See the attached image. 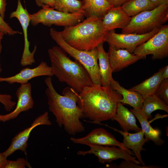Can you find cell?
<instances>
[{
  "instance_id": "10",
  "label": "cell",
  "mask_w": 168,
  "mask_h": 168,
  "mask_svg": "<svg viewBox=\"0 0 168 168\" xmlns=\"http://www.w3.org/2000/svg\"><path fill=\"white\" fill-rule=\"evenodd\" d=\"M16 18L19 21L24 34V48L20 61L21 65L24 67L31 65L35 62L34 55L36 51L37 46L35 45L33 51L30 52L29 48L30 42L28 40L27 35L28 28L30 21V14L26 8L23 7L21 0H17L16 10L10 14V18Z\"/></svg>"
},
{
  "instance_id": "37",
  "label": "cell",
  "mask_w": 168,
  "mask_h": 168,
  "mask_svg": "<svg viewBox=\"0 0 168 168\" xmlns=\"http://www.w3.org/2000/svg\"><path fill=\"white\" fill-rule=\"evenodd\" d=\"M7 161V158L0 152V168H4Z\"/></svg>"
},
{
  "instance_id": "14",
  "label": "cell",
  "mask_w": 168,
  "mask_h": 168,
  "mask_svg": "<svg viewBox=\"0 0 168 168\" xmlns=\"http://www.w3.org/2000/svg\"><path fill=\"white\" fill-rule=\"evenodd\" d=\"M16 95L17 102L14 110L5 114H0V121L5 122L14 119L21 112L32 109L34 102L31 94V85L30 83L21 84L17 89Z\"/></svg>"
},
{
  "instance_id": "20",
  "label": "cell",
  "mask_w": 168,
  "mask_h": 168,
  "mask_svg": "<svg viewBox=\"0 0 168 168\" xmlns=\"http://www.w3.org/2000/svg\"><path fill=\"white\" fill-rule=\"evenodd\" d=\"M163 69L164 67L160 68L152 76L129 90L138 92L144 98L155 94L164 79L162 77Z\"/></svg>"
},
{
  "instance_id": "12",
  "label": "cell",
  "mask_w": 168,
  "mask_h": 168,
  "mask_svg": "<svg viewBox=\"0 0 168 168\" xmlns=\"http://www.w3.org/2000/svg\"><path fill=\"white\" fill-rule=\"evenodd\" d=\"M47 111L37 117L31 124L30 126L19 132L12 138L8 148L2 153L6 157L11 155L16 151L20 150L27 156L26 148L28 141L30 133L35 128L40 125H50L52 123L49 120Z\"/></svg>"
},
{
  "instance_id": "32",
  "label": "cell",
  "mask_w": 168,
  "mask_h": 168,
  "mask_svg": "<svg viewBox=\"0 0 168 168\" xmlns=\"http://www.w3.org/2000/svg\"><path fill=\"white\" fill-rule=\"evenodd\" d=\"M119 168H160L159 166L154 165L148 166H141L139 164L137 163L132 161H127L124 160L122 161L119 165Z\"/></svg>"
},
{
  "instance_id": "1",
  "label": "cell",
  "mask_w": 168,
  "mask_h": 168,
  "mask_svg": "<svg viewBox=\"0 0 168 168\" xmlns=\"http://www.w3.org/2000/svg\"><path fill=\"white\" fill-rule=\"evenodd\" d=\"M44 82L49 109L55 116L58 125L63 127L70 135L84 132L85 128L80 119L84 117L77 104L78 93L68 86L63 90L61 95L55 90L51 77H46Z\"/></svg>"
},
{
  "instance_id": "35",
  "label": "cell",
  "mask_w": 168,
  "mask_h": 168,
  "mask_svg": "<svg viewBox=\"0 0 168 168\" xmlns=\"http://www.w3.org/2000/svg\"><path fill=\"white\" fill-rule=\"evenodd\" d=\"M7 3L6 0H0V15L3 19L5 17Z\"/></svg>"
},
{
  "instance_id": "16",
  "label": "cell",
  "mask_w": 168,
  "mask_h": 168,
  "mask_svg": "<svg viewBox=\"0 0 168 168\" xmlns=\"http://www.w3.org/2000/svg\"><path fill=\"white\" fill-rule=\"evenodd\" d=\"M109 45L107 53L113 72L120 71L140 59H144L125 49H116Z\"/></svg>"
},
{
  "instance_id": "17",
  "label": "cell",
  "mask_w": 168,
  "mask_h": 168,
  "mask_svg": "<svg viewBox=\"0 0 168 168\" xmlns=\"http://www.w3.org/2000/svg\"><path fill=\"white\" fill-rule=\"evenodd\" d=\"M117 132L123 136L124 146L126 148L132 150L134 153L135 155L140 164L145 166V163L142 158L141 152L142 151H145L146 149L143 147L145 143L149 141L144 138V132L142 130L135 133H130L127 132L119 130L116 128L104 124Z\"/></svg>"
},
{
  "instance_id": "33",
  "label": "cell",
  "mask_w": 168,
  "mask_h": 168,
  "mask_svg": "<svg viewBox=\"0 0 168 168\" xmlns=\"http://www.w3.org/2000/svg\"><path fill=\"white\" fill-rule=\"evenodd\" d=\"M36 5L39 7L42 8L48 6L54 8V0H34Z\"/></svg>"
},
{
  "instance_id": "26",
  "label": "cell",
  "mask_w": 168,
  "mask_h": 168,
  "mask_svg": "<svg viewBox=\"0 0 168 168\" xmlns=\"http://www.w3.org/2000/svg\"><path fill=\"white\" fill-rule=\"evenodd\" d=\"M121 7L131 17L141 12L151 10L156 7L150 0H128Z\"/></svg>"
},
{
  "instance_id": "38",
  "label": "cell",
  "mask_w": 168,
  "mask_h": 168,
  "mask_svg": "<svg viewBox=\"0 0 168 168\" xmlns=\"http://www.w3.org/2000/svg\"><path fill=\"white\" fill-rule=\"evenodd\" d=\"M162 77L164 79L168 78V66L167 65L164 67L162 73Z\"/></svg>"
},
{
  "instance_id": "40",
  "label": "cell",
  "mask_w": 168,
  "mask_h": 168,
  "mask_svg": "<svg viewBox=\"0 0 168 168\" xmlns=\"http://www.w3.org/2000/svg\"><path fill=\"white\" fill-rule=\"evenodd\" d=\"M2 68H1V67H0V73L2 72Z\"/></svg>"
},
{
  "instance_id": "29",
  "label": "cell",
  "mask_w": 168,
  "mask_h": 168,
  "mask_svg": "<svg viewBox=\"0 0 168 168\" xmlns=\"http://www.w3.org/2000/svg\"><path fill=\"white\" fill-rule=\"evenodd\" d=\"M26 166L31 168L30 163L23 158H19L16 161L7 160L4 168H24Z\"/></svg>"
},
{
  "instance_id": "8",
  "label": "cell",
  "mask_w": 168,
  "mask_h": 168,
  "mask_svg": "<svg viewBox=\"0 0 168 168\" xmlns=\"http://www.w3.org/2000/svg\"><path fill=\"white\" fill-rule=\"evenodd\" d=\"M133 54L144 59L152 55L153 59H162L168 56V25L162 26L159 31L145 42L137 46Z\"/></svg>"
},
{
  "instance_id": "30",
  "label": "cell",
  "mask_w": 168,
  "mask_h": 168,
  "mask_svg": "<svg viewBox=\"0 0 168 168\" xmlns=\"http://www.w3.org/2000/svg\"><path fill=\"white\" fill-rule=\"evenodd\" d=\"M12 97L9 94H0V102L7 111H10L15 107L16 102L12 100Z\"/></svg>"
},
{
  "instance_id": "6",
  "label": "cell",
  "mask_w": 168,
  "mask_h": 168,
  "mask_svg": "<svg viewBox=\"0 0 168 168\" xmlns=\"http://www.w3.org/2000/svg\"><path fill=\"white\" fill-rule=\"evenodd\" d=\"M168 19V5L162 4L131 17L129 23L122 29L124 34H143L160 28Z\"/></svg>"
},
{
  "instance_id": "18",
  "label": "cell",
  "mask_w": 168,
  "mask_h": 168,
  "mask_svg": "<svg viewBox=\"0 0 168 168\" xmlns=\"http://www.w3.org/2000/svg\"><path fill=\"white\" fill-rule=\"evenodd\" d=\"M131 17L124 11L121 7H112L107 11L102 20L104 27L109 31L125 27L129 22Z\"/></svg>"
},
{
  "instance_id": "9",
  "label": "cell",
  "mask_w": 168,
  "mask_h": 168,
  "mask_svg": "<svg viewBox=\"0 0 168 168\" xmlns=\"http://www.w3.org/2000/svg\"><path fill=\"white\" fill-rule=\"evenodd\" d=\"M160 27L143 34H118L115 32L114 30H112L108 32L105 42L116 49H125L133 53L137 46L152 37L159 31Z\"/></svg>"
},
{
  "instance_id": "25",
  "label": "cell",
  "mask_w": 168,
  "mask_h": 168,
  "mask_svg": "<svg viewBox=\"0 0 168 168\" xmlns=\"http://www.w3.org/2000/svg\"><path fill=\"white\" fill-rule=\"evenodd\" d=\"M157 110H163L168 113V105L155 94L144 98L140 111L147 119H151V113Z\"/></svg>"
},
{
  "instance_id": "21",
  "label": "cell",
  "mask_w": 168,
  "mask_h": 168,
  "mask_svg": "<svg viewBox=\"0 0 168 168\" xmlns=\"http://www.w3.org/2000/svg\"><path fill=\"white\" fill-rule=\"evenodd\" d=\"M110 86L122 96L120 102L129 105L138 110L142 109L144 98L139 93L126 89L113 78L111 81Z\"/></svg>"
},
{
  "instance_id": "31",
  "label": "cell",
  "mask_w": 168,
  "mask_h": 168,
  "mask_svg": "<svg viewBox=\"0 0 168 168\" xmlns=\"http://www.w3.org/2000/svg\"><path fill=\"white\" fill-rule=\"evenodd\" d=\"M0 29L5 34L9 35H13L16 34H22L19 31L13 30L9 24L4 21L0 15Z\"/></svg>"
},
{
  "instance_id": "22",
  "label": "cell",
  "mask_w": 168,
  "mask_h": 168,
  "mask_svg": "<svg viewBox=\"0 0 168 168\" xmlns=\"http://www.w3.org/2000/svg\"><path fill=\"white\" fill-rule=\"evenodd\" d=\"M82 1V12L86 18L94 16L102 19L107 11L113 7L107 0Z\"/></svg>"
},
{
  "instance_id": "7",
  "label": "cell",
  "mask_w": 168,
  "mask_h": 168,
  "mask_svg": "<svg viewBox=\"0 0 168 168\" xmlns=\"http://www.w3.org/2000/svg\"><path fill=\"white\" fill-rule=\"evenodd\" d=\"M30 23L34 26L41 24L50 27L53 25L67 27L81 22L85 17L82 12L66 13L45 6L37 12L30 14Z\"/></svg>"
},
{
  "instance_id": "28",
  "label": "cell",
  "mask_w": 168,
  "mask_h": 168,
  "mask_svg": "<svg viewBox=\"0 0 168 168\" xmlns=\"http://www.w3.org/2000/svg\"><path fill=\"white\" fill-rule=\"evenodd\" d=\"M155 94L168 104V78L162 80Z\"/></svg>"
},
{
  "instance_id": "15",
  "label": "cell",
  "mask_w": 168,
  "mask_h": 168,
  "mask_svg": "<svg viewBox=\"0 0 168 168\" xmlns=\"http://www.w3.org/2000/svg\"><path fill=\"white\" fill-rule=\"evenodd\" d=\"M54 76L50 66L42 61L36 67L30 68L28 67L22 69L18 73L8 77H0V82H6L10 84L17 83L21 84L27 83L31 79L37 77Z\"/></svg>"
},
{
  "instance_id": "11",
  "label": "cell",
  "mask_w": 168,
  "mask_h": 168,
  "mask_svg": "<svg viewBox=\"0 0 168 168\" xmlns=\"http://www.w3.org/2000/svg\"><path fill=\"white\" fill-rule=\"evenodd\" d=\"M90 149L86 151H79L77 152L79 155L85 156L93 154L96 156L101 163L110 162L119 159L125 161H132L140 164L136 157H133L126 151L116 146H103L101 145H91L88 146Z\"/></svg>"
},
{
  "instance_id": "36",
  "label": "cell",
  "mask_w": 168,
  "mask_h": 168,
  "mask_svg": "<svg viewBox=\"0 0 168 168\" xmlns=\"http://www.w3.org/2000/svg\"><path fill=\"white\" fill-rule=\"evenodd\" d=\"M150 0L156 7H157L163 4L168 5V0Z\"/></svg>"
},
{
  "instance_id": "2",
  "label": "cell",
  "mask_w": 168,
  "mask_h": 168,
  "mask_svg": "<svg viewBox=\"0 0 168 168\" xmlns=\"http://www.w3.org/2000/svg\"><path fill=\"white\" fill-rule=\"evenodd\" d=\"M122 98L121 95L110 86L93 85L78 94L77 104L84 118L92 123L99 124L101 122L112 119Z\"/></svg>"
},
{
  "instance_id": "19",
  "label": "cell",
  "mask_w": 168,
  "mask_h": 168,
  "mask_svg": "<svg viewBox=\"0 0 168 168\" xmlns=\"http://www.w3.org/2000/svg\"><path fill=\"white\" fill-rule=\"evenodd\" d=\"M111 120L118 122L124 131H133L137 132L142 130L137 125L134 114L121 102L119 103L116 114Z\"/></svg>"
},
{
  "instance_id": "4",
  "label": "cell",
  "mask_w": 168,
  "mask_h": 168,
  "mask_svg": "<svg viewBox=\"0 0 168 168\" xmlns=\"http://www.w3.org/2000/svg\"><path fill=\"white\" fill-rule=\"evenodd\" d=\"M108 32L104 27L102 19L94 16L87 18L74 26L65 27L59 31L62 39L70 46L87 51L105 42Z\"/></svg>"
},
{
  "instance_id": "39",
  "label": "cell",
  "mask_w": 168,
  "mask_h": 168,
  "mask_svg": "<svg viewBox=\"0 0 168 168\" xmlns=\"http://www.w3.org/2000/svg\"><path fill=\"white\" fill-rule=\"evenodd\" d=\"M4 33L0 29V54L1 52L2 49V46L1 44V40L4 35ZM0 67H1V64L0 63Z\"/></svg>"
},
{
  "instance_id": "27",
  "label": "cell",
  "mask_w": 168,
  "mask_h": 168,
  "mask_svg": "<svg viewBox=\"0 0 168 168\" xmlns=\"http://www.w3.org/2000/svg\"><path fill=\"white\" fill-rule=\"evenodd\" d=\"M82 1L79 0H54L53 8L66 13L82 12Z\"/></svg>"
},
{
  "instance_id": "3",
  "label": "cell",
  "mask_w": 168,
  "mask_h": 168,
  "mask_svg": "<svg viewBox=\"0 0 168 168\" xmlns=\"http://www.w3.org/2000/svg\"><path fill=\"white\" fill-rule=\"evenodd\" d=\"M48 54L54 75L60 82L65 83L78 93L93 85L83 66L77 60H71L60 47L53 46L48 49Z\"/></svg>"
},
{
  "instance_id": "23",
  "label": "cell",
  "mask_w": 168,
  "mask_h": 168,
  "mask_svg": "<svg viewBox=\"0 0 168 168\" xmlns=\"http://www.w3.org/2000/svg\"><path fill=\"white\" fill-rule=\"evenodd\" d=\"M130 111L136 117L140 123L145 138L149 141H152L156 145L161 146L165 142V141L160 137V130L154 129L151 126L148 119L143 115L140 110L133 108Z\"/></svg>"
},
{
  "instance_id": "13",
  "label": "cell",
  "mask_w": 168,
  "mask_h": 168,
  "mask_svg": "<svg viewBox=\"0 0 168 168\" xmlns=\"http://www.w3.org/2000/svg\"><path fill=\"white\" fill-rule=\"evenodd\" d=\"M70 140L73 143L88 146L95 145L116 146L126 151L132 155H135L133 151L125 147L122 142L118 141L112 134L103 128L94 129L84 137L79 138L72 137Z\"/></svg>"
},
{
  "instance_id": "24",
  "label": "cell",
  "mask_w": 168,
  "mask_h": 168,
  "mask_svg": "<svg viewBox=\"0 0 168 168\" xmlns=\"http://www.w3.org/2000/svg\"><path fill=\"white\" fill-rule=\"evenodd\" d=\"M96 48L98 53V65L101 78V85L104 87H109L110 86V82L113 78V72L108 54L104 49L103 43L100 44Z\"/></svg>"
},
{
  "instance_id": "5",
  "label": "cell",
  "mask_w": 168,
  "mask_h": 168,
  "mask_svg": "<svg viewBox=\"0 0 168 168\" xmlns=\"http://www.w3.org/2000/svg\"><path fill=\"white\" fill-rule=\"evenodd\" d=\"M49 32L51 37L58 45L85 68L90 76L93 85H101L100 69L97 62L98 53L97 48L90 51L77 49L65 41L59 31L52 28Z\"/></svg>"
},
{
  "instance_id": "34",
  "label": "cell",
  "mask_w": 168,
  "mask_h": 168,
  "mask_svg": "<svg viewBox=\"0 0 168 168\" xmlns=\"http://www.w3.org/2000/svg\"><path fill=\"white\" fill-rule=\"evenodd\" d=\"M113 7H118L121 6L128 0H107Z\"/></svg>"
}]
</instances>
